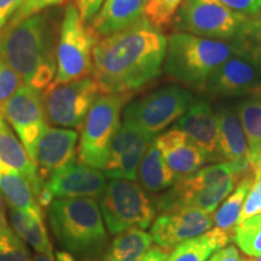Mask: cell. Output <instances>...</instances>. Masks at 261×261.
<instances>
[{
  "mask_svg": "<svg viewBox=\"0 0 261 261\" xmlns=\"http://www.w3.org/2000/svg\"><path fill=\"white\" fill-rule=\"evenodd\" d=\"M167 38L144 16L93 47L92 75L100 94H133L160 76Z\"/></svg>",
  "mask_w": 261,
  "mask_h": 261,
  "instance_id": "cell-1",
  "label": "cell"
},
{
  "mask_svg": "<svg viewBox=\"0 0 261 261\" xmlns=\"http://www.w3.org/2000/svg\"><path fill=\"white\" fill-rule=\"evenodd\" d=\"M54 33L45 14L33 15L0 31V57L19 75L23 85L42 91L57 69Z\"/></svg>",
  "mask_w": 261,
  "mask_h": 261,
  "instance_id": "cell-2",
  "label": "cell"
},
{
  "mask_svg": "<svg viewBox=\"0 0 261 261\" xmlns=\"http://www.w3.org/2000/svg\"><path fill=\"white\" fill-rule=\"evenodd\" d=\"M58 243L79 261H96L107 246L103 215L94 198H56L47 207Z\"/></svg>",
  "mask_w": 261,
  "mask_h": 261,
  "instance_id": "cell-3",
  "label": "cell"
},
{
  "mask_svg": "<svg viewBox=\"0 0 261 261\" xmlns=\"http://www.w3.org/2000/svg\"><path fill=\"white\" fill-rule=\"evenodd\" d=\"M232 55L226 41L178 32L167 38L162 68L172 80L203 90L212 73Z\"/></svg>",
  "mask_w": 261,
  "mask_h": 261,
  "instance_id": "cell-4",
  "label": "cell"
},
{
  "mask_svg": "<svg viewBox=\"0 0 261 261\" xmlns=\"http://www.w3.org/2000/svg\"><path fill=\"white\" fill-rule=\"evenodd\" d=\"M248 173L232 162L221 161L201 168L190 177L175 182L156 200L161 212L194 207L213 213Z\"/></svg>",
  "mask_w": 261,
  "mask_h": 261,
  "instance_id": "cell-5",
  "label": "cell"
},
{
  "mask_svg": "<svg viewBox=\"0 0 261 261\" xmlns=\"http://www.w3.org/2000/svg\"><path fill=\"white\" fill-rule=\"evenodd\" d=\"M132 94H100L81 127L77 158L80 163L104 171L114 136L121 125V112Z\"/></svg>",
  "mask_w": 261,
  "mask_h": 261,
  "instance_id": "cell-6",
  "label": "cell"
},
{
  "mask_svg": "<svg viewBox=\"0 0 261 261\" xmlns=\"http://www.w3.org/2000/svg\"><path fill=\"white\" fill-rule=\"evenodd\" d=\"M98 37L92 28L86 27L76 5L68 4L56 48L57 69L52 84H67L92 73V52Z\"/></svg>",
  "mask_w": 261,
  "mask_h": 261,
  "instance_id": "cell-7",
  "label": "cell"
},
{
  "mask_svg": "<svg viewBox=\"0 0 261 261\" xmlns=\"http://www.w3.org/2000/svg\"><path fill=\"white\" fill-rule=\"evenodd\" d=\"M103 219L110 233L119 234L129 228L145 230L154 221L156 210L145 191L137 182L112 179L99 202Z\"/></svg>",
  "mask_w": 261,
  "mask_h": 261,
  "instance_id": "cell-8",
  "label": "cell"
},
{
  "mask_svg": "<svg viewBox=\"0 0 261 261\" xmlns=\"http://www.w3.org/2000/svg\"><path fill=\"white\" fill-rule=\"evenodd\" d=\"M247 17L220 0H182L174 18L179 32L225 41L232 40Z\"/></svg>",
  "mask_w": 261,
  "mask_h": 261,
  "instance_id": "cell-9",
  "label": "cell"
},
{
  "mask_svg": "<svg viewBox=\"0 0 261 261\" xmlns=\"http://www.w3.org/2000/svg\"><path fill=\"white\" fill-rule=\"evenodd\" d=\"M192 103V94L182 87L167 86L149 93L126 107L125 121L155 137L179 120Z\"/></svg>",
  "mask_w": 261,
  "mask_h": 261,
  "instance_id": "cell-10",
  "label": "cell"
},
{
  "mask_svg": "<svg viewBox=\"0 0 261 261\" xmlns=\"http://www.w3.org/2000/svg\"><path fill=\"white\" fill-rule=\"evenodd\" d=\"M99 93L97 83L89 76L67 84H51L42 93L46 121L63 128H81Z\"/></svg>",
  "mask_w": 261,
  "mask_h": 261,
  "instance_id": "cell-11",
  "label": "cell"
},
{
  "mask_svg": "<svg viewBox=\"0 0 261 261\" xmlns=\"http://www.w3.org/2000/svg\"><path fill=\"white\" fill-rule=\"evenodd\" d=\"M3 107L5 120L19 137L29 156L34 160L35 148L47 127L40 91L23 85Z\"/></svg>",
  "mask_w": 261,
  "mask_h": 261,
  "instance_id": "cell-12",
  "label": "cell"
},
{
  "mask_svg": "<svg viewBox=\"0 0 261 261\" xmlns=\"http://www.w3.org/2000/svg\"><path fill=\"white\" fill-rule=\"evenodd\" d=\"M211 213L194 207L174 208L162 212L151 227V237L159 247L172 250L191 238L198 237L213 226Z\"/></svg>",
  "mask_w": 261,
  "mask_h": 261,
  "instance_id": "cell-13",
  "label": "cell"
},
{
  "mask_svg": "<svg viewBox=\"0 0 261 261\" xmlns=\"http://www.w3.org/2000/svg\"><path fill=\"white\" fill-rule=\"evenodd\" d=\"M107 187L106 174L100 169L83 163H73L45 180V188L56 198H97Z\"/></svg>",
  "mask_w": 261,
  "mask_h": 261,
  "instance_id": "cell-14",
  "label": "cell"
},
{
  "mask_svg": "<svg viewBox=\"0 0 261 261\" xmlns=\"http://www.w3.org/2000/svg\"><path fill=\"white\" fill-rule=\"evenodd\" d=\"M77 133L70 128L46 127L35 148L34 161L44 181L73 165L76 158Z\"/></svg>",
  "mask_w": 261,
  "mask_h": 261,
  "instance_id": "cell-15",
  "label": "cell"
},
{
  "mask_svg": "<svg viewBox=\"0 0 261 261\" xmlns=\"http://www.w3.org/2000/svg\"><path fill=\"white\" fill-rule=\"evenodd\" d=\"M175 128L184 132L197 145L207 162L218 161V139H219V120L207 102H197L189 108Z\"/></svg>",
  "mask_w": 261,
  "mask_h": 261,
  "instance_id": "cell-16",
  "label": "cell"
},
{
  "mask_svg": "<svg viewBox=\"0 0 261 261\" xmlns=\"http://www.w3.org/2000/svg\"><path fill=\"white\" fill-rule=\"evenodd\" d=\"M155 142L178 181L195 174L207 162L197 145L175 127L155 138Z\"/></svg>",
  "mask_w": 261,
  "mask_h": 261,
  "instance_id": "cell-17",
  "label": "cell"
},
{
  "mask_svg": "<svg viewBox=\"0 0 261 261\" xmlns=\"http://www.w3.org/2000/svg\"><path fill=\"white\" fill-rule=\"evenodd\" d=\"M259 83V74L248 62L241 57L231 56L215 69L203 90L218 96H241L248 94Z\"/></svg>",
  "mask_w": 261,
  "mask_h": 261,
  "instance_id": "cell-18",
  "label": "cell"
},
{
  "mask_svg": "<svg viewBox=\"0 0 261 261\" xmlns=\"http://www.w3.org/2000/svg\"><path fill=\"white\" fill-rule=\"evenodd\" d=\"M218 120H219V139H218L219 160L232 162L250 174L249 149L237 113H234L232 109H221L218 113Z\"/></svg>",
  "mask_w": 261,
  "mask_h": 261,
  "instance_id": "cell-19",
  "label": "cell"
},
{
  "mask_svg": "<svg viewBox=\"0 0 261 261\" xmlns=\"http://www.w3.org/2000/svg\"><path fill=\"white\" fill-rule=\"evenodd\" d=\"M0 166L12 169L27 179L35 198L44 188V179L38 171L37 163L29 156L22 142L16 138L8 125L0 128Z\"/></svg>",
  "mask_w": 261,
  "mask_h": 261,
  "instance_id": "cell-20",
  "label": "cell"
},
{
  "mask_svg": "<svg viewBox=\"0 0 261 261\" xmlns=\"http://www.w3.org/2000/svg\"><path fill=\"white\" fill-rule=\"evenodd\" d=\"M144 6V0H106L90 27L99 37L114 34L142 18Z\"/></svg>",
  "mask_w": 261,
  "mask_h": 261,
  "instance_id": "cell-21",
  "label": "cell"
},
{
  "mask_svg": "<svg viewBox=\"0 0 261 261\" xmlns=\"http://www.w3.org/2000/svg\"><path fill=\"white\" fill-rule=\"evenodd\" d=\"M237 116L249 149V169L254 179L261 178V99L249 98L237 106Z\"/></svg>",
  "mask_w": 261,
  "mask_h": 261,
  "instance_id": "cell-22",
  "label": "cell"
},
{
  "mask_svg": "<svg viewBox=\"0 0 261 261\" xmlns=\"http://www.w3.org/2000/svg\"><path fill=\"white\" fill-rule=\"evenodd\" d=\"M230 241H232V234L214 227L213 230L185 241L172 249L167 261H207Z\"/></svg>",
  "mask_w": 261,
  "mask_h": 261,
  "instance_id": "cell-23",
  "label": "cell"
},
{
  "mask_svg": "<svg viewBox=\"0 0 261 261\" xmlns=\"http://www.w3.org/2000/svg\"><path fill=\"white\" fill-rule=\"evenodd\" d=\"M138 177L140 185L146 191L158 194L172 188L178 181L177 177L165 161L155 139L146 150L144 158L139 165Z\"/></svg>",
  "mask_w": 261,
  "mask_h": 261,
  "instance_id": "cell-24",
  "label": "cell"
},
{
  "mask_svg": "<svg viewBox=\"0 0 261 261\" xmlns=\"http://www.w3.org/2000/svg\"><path fill=\"white\" fill-rule=\"evenodd\" d=\"M152 241L151 234L142 228H129L114 238L98 261H140Z\"/></svg>",
  "mask_w": 261,
  "mask_h": 261,
  "instance_id": "cell-25",
  "label": "cell"
},
{
  "mask_svg": "<svg viewBox=\"0 0 261 261\" xmlns=\"http://www.w3.org/2000/svg\"><path fill=\"white\" fill-rule=\"evenodd\" d=\"M9 215L16 234L32 246L35 252H51L52 247L41 212H24L10 208Z\"/></svg>",
  "mask_w": 261,
  "mask_h": 261,
  "instance_id": "cell-26",
  "label": "cell"
},
{
  "mask_svg": "<svg viewBox=\"0 0 261 261\" xmlns=\"http://www.w3.org/2000/svg\"><path fill=\"white\" fill-rule=\"evenodd\" d=\"M0 194L10 208L24 212H41V207L27 179L3 166H0Z\"/></svg>",
  "mask_w": 261,
  "mask_h": 261,
  "instance_id": "cell-27",
  "label": "cell"
},
{
  "mask_svg": "<svg viewBox=\"0 0 261 261\" xmlns=\"http://www.w3.org/2000/svg\"><path fill=\"white\" fill-rule=\"evenodd\" d=\"M233 55L248 62L261 75V16H248L231 41Z\"/></svg>",
  "mask_w": 261,
  "mask_h": 261,
  "instance_id": "cell-28",
  "label": "cell"
},
{
  "mask_svg": "<svg viewBox=\"0 0 261 261\" xmlns=\"http://www.w3.org/2000/svg\"><path fill=\"white\" fill-rule=\"evenodd\" d=\"M254 177L252 174H248L241 179L237 184L236 190L232 194L228 195V197L223 202L220 208L215 211L213 215V224L215 228H219L221 231L231 233L233 236L234 227L237 226L240 215L242 213L244 201L252 188Z\"/></svg>",
  "mask_w": 261,
  "mask_h": 261,
  "instance_id": "cell-29",
  "label": "cell"
},
{
  "mask_svg": "<svg viewBox=\"0 0 261 261\" xmlns=\"http://www.w3.org/2000/svg\"><path fill=\"white\" fill-rule=\"evenodd\" d=\"M154 139L155 138L143 140L117 159L108 161L103 171L106 177L110 179H126V180L137 179L140 162Z\"/></svg>",
  "mask_w": 261,
  "mask_h": 261,
  "instance_id": "cell-30",
  "label": "cell"
},
{
  "mask_svg": "<svg viewBox=\"0 0 261 261\" xmlns=\"http://www.w3.org/2000/svg\"><path fill=\"white\" fill-rule=\"evenodd\" d=\"M232 241L248 256L261 255V214L243 220L234 227Z\"/></svg>",
  "mask_w": 261,
  "mask_h": 261,
  "instance_id": "cell-31",
  "label": "cell"
},
{
  "mask_svg": "<svg viewBox=\"0 0 261 261\" xmlns=\"http://www.w3.org/2000/svg\"><path fill=\"white\" fill-rule=\"evenodd\" d=\"M182 0H149L143 10V16L156 28L171 24Z\"/></svg>",
  "mask_w": 261,
  "mask_h": 261,
  "instance_id": "cell-32",
  "label": "cell"
},
{
  "mask_svg": "<svg viewBox=\"0 0 261 261\" xmlns=\"http://www.w3.org/2000/svg\"><path fill=\"white\" fill-rule=\"evenodd\" d=\"M0 261H31L23 240L11 228L0 234Z\"/></svg>",
  "mask_w": 261,
  "mask_h": 261,
  "instance_id": "cell-33",
  "label": "cell"
},
{
  "mask_svg": "<svg viewBox=\"0 0 261 261\" xmlns=\"http://www.w3.org/2000/svg\"><path fill=\"white\" fill-rule=\"evenodd\" d=\"M23 86L19 75L0 57V104H4L19 87Z\"/></svg>",
  "mask_w": 261,
  "mask_h": 261,
  "instance_id": "cell-34",
  "label": "cell"
},
{
  "mask_svg": "<svg viewBox=\"0 0 261 261\" xmlns=\"http://www.w3.org/2000/svg\"><path fill=\"white\" fill-rule=\"evenodd\" d=\"M64 2L65 0H22L17 11L15 12V15L12 16V18L10 19L6 25L17 24L18 22L23 21V19L31 17L33 15L40 14L44 10L51 8V6L60 5Z\"/></svg>",
  "mask_w": 261,
  "mask_h": 261,
  "instance_id": "cell-35",
  "label": "cell"
},
{
  "mask_svg": "<svg viewBox=\"0 0 261 261\" xmlns=\"http://www.w3.org/2000/svg\"><path fill=\"white\" fill-rule=\"evenodd\" d=\"M257 214H261V178L254 179L252 188H250L246 201H244L238 224Z\"/></svg>",
  "mask_w": 261,
  "mask_h": 261,
  "instance_id": "cell-36",
  "label": "cell"
},
{
  "mask_svg": "<svg viewBox=\"0 0 261 261\" xmlns=\"http://www.w3.org/2000/svg\"><path fill=\"white\" fill-rule=\"evenodd\" d=\"M228 9L247 16L259 15L261 11V0H220Z\"/></svg>",
  "mask_w": 261,
  "mask_h": 261,
  "instance_id": "cell-37",
  "label": "cell"
},
{
  "mask_svg": "<svg viewBox=\"0 0 261 261\" xmlns=\"http://www.w3.org/2000/svg\"><path fill=\"white\" fill-rule=\"evenodd\" d=\"M104 2L106 0H75V5L79 10L81 18L85 22H87L91 21L94 17V15L99 11Z\"/></svg>",
  "mask_w": 261,
  "mask_h": 261,
  "instance_id": "cell-38",
  "label": "cell"
},
{
  "mask_svg": "<svg viewBox=\"0 0 261 261\" xmlns=\"http://www.w3.org/2000/svg\"><path fill=\"white\" fill-rule=\"evenodd\" d=\"M21 3L22 0H0V31L9 23Z\"/></svg>",
  "mask_w": 261,
  "mask_h": 261,
  "instance_id": "cell-39",
  "label": "cell"
},
{
  "mask_svg": "<svg viewBox=\"0 0 261 261\" xmlns=\"http://www.w3.org/2000/svg\"><path fill=\"white\" fill-rule=\"evenodd\" d=\"M210 261H243V256L241 255L236 247L228 246L215 252L211 256Z\"/></svg>",
  "mask_w": 261,
  "mask_h": 261,
  "instance_id": "cell-40",
  "label": "cell"
},
{
  "mask_svg": "<svg viewBox=\"0 0 261 261\" xmlns=\"http://www.w3.org/2000/svg\"><path fill=\"white\" fill-rule=\"evenodd\" d=\"M168 256V250H165L163 248L156 246L150 248L148 253L140 259V261H167Z\"/></svg>",
  "mask_w": 261,
  "mask_h": 261,
  "instance_id": "cell-41",
  "label": "cell"
},
{
  "mask_svg": "<svg viewBox=\"0 0 261 261\" xmlns=\"http://www.w3.org/2000/svg\"><path fill=\"white\" fill-rule=\"evenodd\" d=\"M9 230H10V226L8 224V219H6L4 208H3L2 203H0V234L6 232V231Z\"/></svg>",
  "mask_w": 261,
  "mask_h": 261,
  "instance_id": "cell-42",
  "label": "cell"
},
{
  "mask_svg": "<svg viewBox=\"0 0 261 261\" xmlns=\"http://www.w3.org/2000/svg\"><path fill=\"white\" fill-rule=\"evenodd\" d=\"M32 261H54V254H52V250L47 253H39L33 257Z\"/></svg>",
  "mask_w": 261,
  "mask_h": 261,
  "instance_id": "cell-43",
  "label": "cell"
},
{
  "mask_svg": "<svg viewBox=\"0 0 261 261\" xmlns=\"http://www.w3.org/2000/svg\"><path fill=\"white\" fill-rule=\"evenodd\" d=\"M56 261H75V257L68 252H57Z\"/></svg>",
  "mask_w": 261,
  "mask_h": 261,
  "instance_id": "cell-44",
  "label": "cell"
},
{
  "mask_svg": "<svg viewBox=\"0 0 261 261\" xmlns=\"http://www.w3.org/2000/svg\"><path fill=\"white\" fill-rule=\"evenodd\" d=\"M250 98H256V99H261V83H257L252 90L248 92Z\"/></svg>",
  "mask_w": 261,
  "mask_h": 261,
  "instance_id": "cell-45",
  "label": "cell"
},
{
  "mask_svg": "<svg viewBox=\"0 0 261 261\" xmlns=\"http://www.w3.org/2000/svg\"><path fill=\"white\" fill-rule=\"evenodd\" d=\"M6 120H5V115H4V107L3 104H0V128H3L6 125Z\"/></svg>",
  "mask_w": 261,
  "mask_h": 261,
  "instance_id": "cell-46",
  "label": "cell"
},
{
  "mask_svg": "<svg viewBox=\"0 0 261 261\" xmlns=\"http://www.w3.org/2000/svg\"><path fill=\"white\" fill-rule=\"evenodd\" d=\"M243 261H261V255L260 256H243Z\"/></svg>",
  "mask_w": 261,
  "mask_h": 261,
  "instance_id": "cell-47",
  "label": "cell"
},
{
  "mask_svg": "<svg viewBox=\"0 0 261 261\" xmlns=\"http://www.w3.org/2000/svg\"><path fill=\"white\" fill-rule=\"evenodd\" d=\"M149 2V0H144V4H146V3H148Z\"/></svg>",
  "mask_w": 261,
  "mask_h": 261,
  "instance_id": "cell-48",
  "label": "cell"
}]
</instances>
